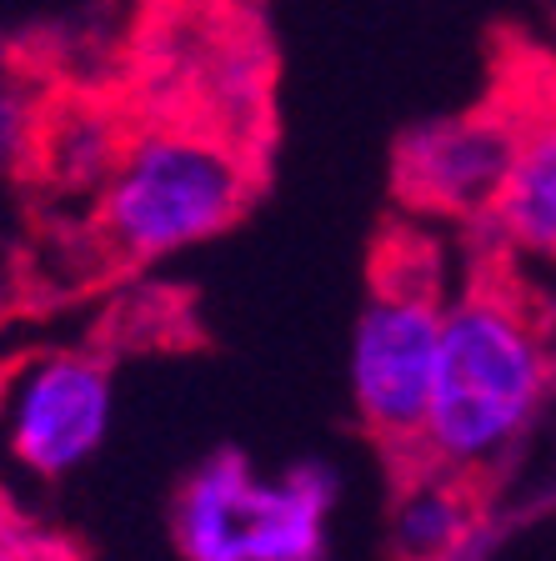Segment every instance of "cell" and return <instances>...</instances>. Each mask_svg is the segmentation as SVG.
Listing matches in <instances>:
<instances>
[{
	"label": "cell",
	"mask_w": 556,
	"mask_h": 561,
	"mask_svg": "<svg viewBox=\"0 0 556 561\" xmlns=\"http://www.w3.org/2000/svg\"><path fill=\"white\" fill-rule=\"evenodd\" d=\"M556 397V311L517 256L491 245L441 301V346L417 461L487 477Z\"/></svg>",
	"instance_id": "cell-1"
},
{
	"label": "cell",
	"mask_w": 556,
	"mask_h": 561,
	"mask_svg": "<svg viewBox=\"0 0 556 561\" xmlns=\"http://www.w3.org/2000/svg\"><path fill=\"white\" fill-rule=\"evenodd\" d=\"M251 201V171L220 130L146 126L111 165L95 226L126 261H166L220 236Z\"/></svg>",
	"instance_id": "cell-2"
},
{
	"label": "cell",
	"mask_w": 556,
	"mask_h": 561,
	"mask_svg": "<svg viewBox=\"0 0 556 561\" xmlns=\"http://www.w3.org/2000/svg\"><path fill=\"white\" fill-rule=\"evenodd\" d=\"M331 467L302 461L266 477L251 456L216 451L175 491L171 537L185 561H321L331 547Z\"/></svg>",
	"instance_id": "cell-3"
},
{
	"label": "cell",
	"mask_w": 556,
	"mask_h": 561,
	"mask_svg": "<svg viewBox=\"0 0 556 561\" xmlns=\"http://www.w3.org/2000/svg\"><path fill=\"white\" fill-rule=\"evenodd\" d=\"M382 271L351 331V401L371 436L417 456L441 346L446 280L427 241L382 245Z\"/></svg>",
	"instance_id": "cell-4"
},
{
	"label": "cell",
	"mask_w": 556,
	"mask_h": 561,
	"mask_svg": "<svg viewBox=\"0 0 556 561\" xmlns=\"http://www.w3.org/2000/svg\"><path fill=\"white\" fill-rule=\"evenodd\" d=\"M522 101L526 56H517V70L481 105L406 130L396 146V191L406 206L446 221H487L517 151Z\"/></svg>",
	"instance_id": "cell-5"
},
{
	"label": "cell",
	"mask_w": 556,
	"mask_h": 561,
	"mask_svg": "<svg viewBox=\"0 0 556 561\" xmlns=\"http://www.w3.org/2000/svg\"><path fill=\"white\" fill-rule=\"evenodd\" d=\"M111 411V366L91 351H56L15 376L5 397V442L35 477H70L105 446Z\"/></svg>",
	"instance_id": "cell-6"
},
{
	"label": "cell",
	"mask_w": 556,
	"mask_h": 561,
	"mask_svg": "<svg viewBox=\"0 0 556 561\" xmlns=\"http://www.w3.org/2000/svg\"><path fill=\"white\" fill-rule=\"evenodd\" d=\"M487 236L522 266L556 271V60L526 50L522 130L507 181L487 210Z\"/></svg>",
	"instance_id": "cell-7"
},
{
	"label": "cell",
	"mask_w": 556,
	"mask_h": 561,
	"mask_svg": "<svg viewBox=\"0 0 556 561\" xmlns=\"http://www.w3.org/2000/svg\"><path fill=\"white\" fill-rule=\"evenodd\" d=\"M476 531H481V502L476 481L456 477L446 467L417 461V471L401 481L386 522L396 561H466Z\"/></svg>",
	"instance_id": "cell-8"
},
{
	"label": "cell",
	"mask_w": 556,
	"mask_h": 561,
	"mask_svg": "<svg viewBox=\"0 0 556 561\" xmlns=\"http://www.w3.org/2000/svg\"><path fill=\"white\" fill-rule=\"evenodd\" d=\"M131 130H121V121L111 111L91 101H50L46 130H41V151H35V175L50 181L56 191H91L101 196L111 165L121 161Z\"/></svg>",
	"instance_id": "cell-9"
},
{
	"label": "cell",
	"mask_w": 556,
	"mask_h": 561,
	"mask_svg": "<svg viewBox=\"0 0 556 561\" xmlns=\"http://www.w3.org/2000/svg\"><path fill=\"white\" fill-rule=\"evenodd\" d=\"M46 111H50L46 81L21 60H0V181L35 175Z\"/></svg>",
	"instance_id": "cell-10"
},
{
	"label": "cell",
	"mask_w": 556,
	"mask_h": 561,
	"mask_svg": "<svg viewBox=\"0 0 556 561\" xmlns=\"http://www.w3.org/2000/svg\"><path fill=\"white\" fill-rule=\"evenodd\" d=\"M0 561H76V551L21 526L15 516H0Z\"/></svg>",
	"instance_id": "cell-11"
}]
</instances>
